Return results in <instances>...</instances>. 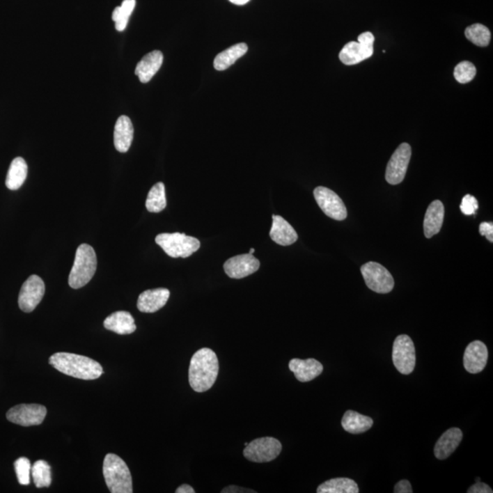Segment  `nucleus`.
Masks as SVG:
<instances>
[{
    "label": "nucleus",
    "mask_w": 493,
    "mask_h": 493,
    "mask_svg": "<svg viewBox=\"0 0 493 493\" xmlns=\"http://www.w3.org/2000/svg\"><path fill=\"white\" fill-rule=\"evenodd\" d=\"M465 36L475 45L487 47L491 40V31L483 24H474L466 29Z\"/></svg>",
    "instance_id": "7c9ffc66"
},
{
    "label": "nucleus",
    "mask_w": 493,
    "mask_h": 493,
    "mask_svg": "<svg viewBox=\"0 0 493 493\" xmlns=\"http://www.w3.org/2000/svg\"><path fill=\"white\" fill-rule=\"evenodd\" d=\"M28 175V164L22 157H16L8 169L6 186L8 189L17 190L24 184Z\"/></svg>",
    "instance_id": "a878e982"
},
{
    "label": "nucleus",
    "mask_w": 493,
    "mask_h": 493,
    "mask_svg": "<svg viewBox=\"0 0 493 493\" xmlns=\"http://www.w3.org/2000/svg\"><path fill=\"white\" fill-rule=\"evenodd\" d=\"M105 483L111 493L133 492V481L130 469L116 454H107L102 468Z\"/></svg>",
    "instance_id": "7ed1b4c3"
},
{
    "label": "nucleus",
    "mask_w": 493,
    "mask_h": 493,
    "mask_svg": "<svg viewBox=\"0 0 493 493\" xmlns=\"http://www.w3.org/2000/svg\"><path fill=\"white\" fill-rule=\"evenodd\" d=\"M460 208L462 212L466 216L475 215L478 208H479V204H478V201L474 196L466 195L464 198H462Z\"/></svg>",
    "instance_id": "72a5a7b5"
},
{
    "label": "nucleus",
    "mask_w": 493,
    "mask_h": 493,
    "mask_svg": "<svg viewBox=\"0 0 493 493\" xmlns=\"http://www.w3.org/2000/svg\"><path fill=\"white\" fill-rule=\"evenodd\" d=\"M97 257L92 246L81 244L76 251L75 263L69 275V285L80 289L86 285L95 274Z\"/></svg>",
    "instance_id": "20e7f679"
},
{
    "label": "nucleus",
    "mask_w": 493,
    "mask_h": 493,
    "mask_svg": "<svg viewBox=\"0 0 493 493\" xmlns=\"http://www.w3.org/2000/svg\"><path fill=\"white\" fill-rule=\"evenodd\" d=\"M493 491L491 487L487 485L481 481H477V483L474 484V485L469 487L468 490V493H492Z\"/></svg>",
    "instance_id": "c9c22d12"
},
{
    "label": "nucleus",
    "mask_w": 493,
    "mask_h": 493,
    "mask_svg": "<svg viewBox=\"0 0 493 493\" xmlns=\"http://www.w3.org/2000/svg\"><path fill=\"white\" fill-rule=\"evenodd\" d=\"M374 421L368 416L356 412V411H346L342 419L343 430L351 434H361L366 432L372 428Z\"/></svg>",
    "instance_id": "b1692460"
},
{
    "label": "nucleus",
    "mask_w": 493,
    "mask_h": 493,
    "mask_svg": "<svg viewBox=\"0 0 493 493\" xmlns=\"http://www.w3.org/2000/svg\"><path fill=\"white\" fill-rule=\"evenodd\" d=\"M281 443L272 437L256 439L248 443L243 455L249 462L263 463L275 460L281 452Z\"/></svg>",
    "instance_id": "0eeeda50"
},
{
    "label": "nucleus",
    "mask_w": 493,
    "mask_h": 493,
    "mask_svg": "<svg viewBox=\"0 0 493 493\" xmlns=\"http://www.w3.org/2000/svg\"><path fill=\"white\" fill-rule=\"evenodd\" d=\"M315 198L320 208L329 218L345 220L347 217V210L340 196L333 190L324 187H316L313 191Z\"/></svg>",
    "instance_id": "9b49d317"
},
{
    "label": "nucleus",
    "mask_w": 493,
    "mask_h": 493,
    "mask_svg": "<svg viewBox=\"0 0 493 493\" xmlns=\"http://www.w3.org/2000/svg\"><path fill=\"white\" fill-rule=\"evenodd\" d=\"M481 236H485L490 242H493V224L492 222H483L480 225Z\"/></svg>",
    "instance_id": "f704fd0d"
},
{
    "label": "nucleus",
    "mask_w": 493,
    "mask_h": 493,
    "mask_svg": "<svg viewBox=\"0 0 493 493\" xmlns=\"http://www.w3.org/2000/svg\"><path fill=\"white\" fill-rule=\"evenodd\" d=\"M476 67L469 61H462L454 70V77L460 84H468L474 80L476 75Z\"/></svg>",
    "instance_id": "2f4dec72"
},
{
    "label": "nucleus",
    "mask_w": 493,
    "mask_h": 493,
    "mask_svg": "<svg viewBox=\"0 0 493 493\" xmlns=\"http://www.w3.org/2000/svg\"><path fill=\"white\" fill-rule=\"evenodd\" d=\"M231 3H233L235 5H239V6H242L246 4V3L249 2V0H230Z\"/></svg>",
    "instance_id": "ea45409f"
},
{
    "label": "nucleus",
    "mask_w": 493,
    "mask_h": 493,
    "mask_svg": "<svg viewBox=\"0 0 493 493\" xmlns=\"http://www.w3.org/2000/svg\"><path fill=\"white\" fill-rule=\"evenodd\" d=\"M146 207L152 213H159L166 208V187L162 182L152 187L146 198Z\"/></svg>",
    "instance_id": "cd10ccee"
},
{
    "label": "nucleus",
    "mask_w": 493,
    "mask_h": 493,
    "mask_svg": "<svg viewBox=\"0 0 493 493\" xmlns=\"http://www.w3.org/2000/svg\"><path fill=\"white\" fill-rule=\"evenodd\" d=\"M488 348L480 341H474L467 346L464 357H463V365L466 371L471 374H479L488 362Z\"/></svg>",
    "instance_id": "2eb2a0df"
},
{
    "label": "nucleus",
    "mask_w": 493,
    "mask_h": 493,
    "mask_svg": "<svg viewBox=\"0 0 493 493\" xmlns=\"http://www.w3.org/2000/svg\"><path fill=\"white\" fill-rule=\"evenodd\" d=\"M49 363L58 371L78 379L95 380L104 373L98 362L80 354L56 353L49 357Z\"/></svg>",
    "instance_id": "f03ea898"
},
{
    "label": "nucleus",
    "mask_w": 493,
    "mask_h": 493,
    "mask_svg": "<svg viewBox=\"0 0 493 493\" xmlns=\"http://www.w3.org/2000/svg\"><path fill=\"white\" fill-rule=\"evenodd\" d=\"M254 252H255V249H249V254H253Z\"/></svg>",
    "instance_id": "a19ab883"
},
{
    "label": "nucleus",
    "mask_w": 493,
    "mask_h": 493,
    "mask_svg": "<svg viewBox=\"0 0 493 493\" xmlns=\"http://www.w3.org/2000/svg\"><path fill=\"white\" fill-rule=\"evenodd\" d=\"M136 0H123L120 7L114 8L111 19L116 22L117 31L122 32L125 31L126 26H127L129 17H130L134 8H136Z\"/></svg>",
    "instance_id": "c85d7f7f"
},
{
    "label": "nucleus",
    "mask_w": 493,
    "mask_h": 493,
    "mask_svg": "<svg viewBox=\"0 0 493 493\" xmlns=\"http://www.w3.org/2000/svg\"><path fill=\"white\" fill-rule=\"evenodd\" d=\"M248 49V45L246 43H239L230 47L216 56L215 60H214V68L217 70H225L230 68L240 58L246 54Z\"/></svg>",
    "instance_id": "393cba45"
},
{
    "label": "nucleus",
    "mask_w": 493,
    "mask_h": 493,
    "mask_svg": "<svg viewBox=\"0 0 493 493\" xmlns=\"http://www.w3.org/2000/svg\"><path fill=\"white\" fill-rule=\"evenodd\" d=\"M104 325L107 330L121 336L133 334L136 330L134 317L130 313L125 311L111 313L104 320Z\"/></svg>",
    "instance_id": "5701e85b"
},
{
    "label": "nucleus",
    "mask_w": 493,
    "mask_h": 493,
    "mask_svg": "<svg viewBox=\"0 0 493 493\" xmlns=\"http://www.w3.org/2000/svg\"><path fill=\"white\" fill-rule=\"evenodd\" d=\"M289 368L300 382H310L324 371L322 363L313 358L306 360L295 358L290 361Z\"/></svg>",
    "instance_id": "f3484780"
},
{
    "label": "nucleus",
    "mask_w": 493,
    "mask_h": 493,
    "mask_svg": "<svg viewBox=\"0 0 493 493\" xmlns=\"http://www.w3.org/2000/svg\"><path fill=\"white\" fill-rule=\"evenodd\" d=\"M260 261L252 254L237 255L224 264V271L230 278L242 279L253 274L260 269Z\"/></svg>",
    "instance_id": "4468645a"
},
{
    "label": "nucleus",
    "mask_w": 493,
    "mask_h": 493,
    "mask_svg": "<svg viewBox=\"0 0 493 493\" xmlns=\"http://www.w3.org/2000/svg\"><path fill=\"white\" fill-rule=\"evenodd\" d=\"M17 480L22 485H29L31 480V464L27 457H19L14 463Z\"/></svg>",
    "instance_id": "473e14b6"
},
{
    "label": "nucleus",
    "mask_w": 493,
    "mask_h": 493,
    "mask_svg": "<svg viewBox=\"0 0 493 493\" xmlns=\"http://www.w3.org/2000/svg\"><path fill=\"white\" fill-rule=\"evenodd\" d=\"M410 158L411 146L407 143H401L387 164L386 179L389 184L398 185L404 180Z\"/></svg>",
    "instance_id": "ddd939ff"
},
{
    "label": "nucleus",
    "mask_w": 493,
    "mask_h": 493,
    "mask_svg": "<svg viewBox=\"0 0 493 493\" xmlns=\"http://www.w3.org/2000/svg\"><path fill=\"white\" fill-rule=\"evenodd\" d=\"M219 359L210 348L196 351L190 361L189 384L194 391L203 393L215 384L219 375Z\"/></svg>",
    "instance_id": "f257e3e1"
},
{
    "label": "nucleus",
    "mask_w": 493,
    "mask_h": 493,
    "mask_svg": "<svg viewBox=\"0 0 493 493\" xmlns=\"http://www.w3.org/2000/svg\"><path fill=\"white\" fill-rule=\"evenodd\" d=\"M269 236L281 246H290L297 242L298 234L292 226L281 216H272V227Z\"/></svg>",
    "instance_id": "6ab92c4d"
},
{
    "label": "nucleus",
    "mask_w": 493,
    "mask_h": 493,
    "mask_svg": "<svg viewBox=\"0 0 493 493\" xmlns=\"http://www.w3.org/2000/svg\"><path fill=\"white\" fill-rule=\"evenodd\" d=\"M463 438L462 431L457 428H452L442 434L434 448L437 459L442 460L450 457L459 447Z\"/></svg>",
    "instance_id": "a211bd4d"
},
{
    "label": "nucleus",
    "mask_w": 493,
    "mask_h": 493,
    "mask_svg": "<svg viewBox=\"0 0 493 493\" xmlns=\"http://www.w3.org/2000/svg\"><path fill=\"white\" fill-rule=\"evenodd\" d=\"M47 415L46 407L38 404H22L8 411L7 418L14 424L31 427L42 423Z\"/></svg>",
    "instance_id": "9d476101"
},
{
    "label": "nucleus",
    "mask_w": 493,
    "mask_h": 493,
    "mask_svg": "<svg viewBox=\"0 0 493 493\" xmlns=\"http://www.w3.org/2000/svg\"><path fill=\"white\" fill-rule=\"evenodd\" d=\"M221 492H222V493H225V492H226V493H228V492H230V493H235V492H240V493H242V492H254V493H255V492H255V491H251V490L245 489V488H240V487L231 485V486L226 487V488H224V489L222 490Z\"/></svg>",
    "instance_id": "4c0bfd02"
},
{
    "label": "nucleus",
    "mask_w": 493,
    "mask_h": 493,
    "mask_svg": "<svg viewBox=\"0 0 493 493\" xmlns=\"http://www.w3.org/2000/svg\"><path fill=\"white\" fill-rule=\"evenodd\" d=\"M45 293V284L38 275L29 276L23 283L19 295V306L24 313L33 312Z\"/></svg>",
    "instance_id": "f8f14e48"
},
{
    "label": "nucleus",
    "mask_w": 493,
    "mask_h": 493,
    "mask_svg": "<svg viewBox=\"0 0 493 493\" xmlns=\"http://www.w3.org/2000/svg\"><path fill=\"white\" fill-rule=\"evenodd\" d=\"M170 292L164 288L148 290L141 293L137 301V308L140 312L152 313L157 312L166 304Z\"/></svg>",
    "instance_id": "dca6fc26"
},
{
    "label": "nucleus",
    "mask_w": 493,
    "mask_h": 493,
    "mask_svg": "<svg viewBox=\"0 0 493 493\" xmlns=\"http://www.w3.org/2000/svg\"><path fill=\"white\" fill-rule=\"evenodd\" d=\"M177 493H195V490L192 488L191 486L189 485V484H183V485H181L180 487H178L177 489V491H175Z\"/></svg>",
    "instance_id": "58836bf2"
},
{
    "label": "nucleus",
    "mask_w": 493,
    "mask_h": 493,
    "mask_svg": "<svg viewBox=\"0 0 493 493\" xmlns=\"http://www.w3.org/2000/svg\"><path fill=\"white\" fill-rule=\"evenodd\" d=\"M155 242L169 257L189 258L201 248V242L185 233H162L157 235Z\"/></svg>",
    "instance_id": "39448f33"
},
{
    "label": "nucleus",
    "mask_w": 493,
    "mask_h": 493,
    "mask_svg": "<svg viewBox=\"0 0 493 493\" xmlns=\"http://www.w3.org/2000/svg\"><path fill=\"white\" fill-rule=\"evenodd\" d=\"M31 475L37 488H47L52 484L51 466L45 460H37L31 467Z\"/></svg>",
    "instance_id": "c756f323"
},
{
    "label": "nucleus",
    "mask_w": 493,
    "mask_h": 493,
    "mask_svg": "<svg viewBox=\"0 0 493 493\" xmlns=\"http://www.w3.org/2000/svg\"><path fill=\"white\" fill-rule=\"evenodd\" d=\"M164 56L160 51H154L150 54H146L138 63L134 73L139 78V81L142 84H148L152 80V78L157 75L158 70L162 66Z\"/></svg>",
    "instance_id": "aec40b11"
},
{
    "label": "nucleus",
    "mask_w": 493,
    "mask_h": 493,
    "mask_svg": "<svg viewBox=\"0 0 493 493\" xmlns=\"http://www.w3.org/2000/svg\"><path fill=\"white\" fill-rule=\"evenodd\" d=\"M357 40L345 44L340 52V61L345 65H356L374 54L375 37L371 32H363Z\"/></svg>",
    "instance_id": "423d86ee"
},
{
    "label": "nucleus",
    "mask_w": 493,
    "mask_h": 493,
    "mask_svg": "<svg viewBox=\"0 0 493 493\" xmlns=\"http://www.w3.org/2000/svg\"><path fill=\"white\" fill-rule=\"evenodd\" d=\"M318 493H358L359 488L356 481L348 478H336L329 480L317 488Z\"/></svg>",
    "instance_id": "bb28decb"
},
{
    "label": "nucleus",
    "mask_w": 493,
    "mask_h": 493,
    "mask_svg": "<svg viewBox=\"0 0 493 493\" xmlns=\"http://www.w3.org/2000/svg\"><path fill=\"white\" fill-rule=\"evenodd\" d=\"M395 493H412V487L409 480H402L395 485Z\"/></svg>",
    "instance_id": "e433bc0d"
},
{
    "label": "nucleus",
    "mask_w": 493,
    "mask_h": 493,
    "mask_svg": "<svg viewBox=\"0 0 493 493\" xmlns=\"http://www.w3.org/2000/svg\"><path fill=\"white\" fill-rule=\"evenodd\" d=\"M393 363L396 368L403 375H409L416 366V349L412 339L406 334L396 338L393 345Z\"/></svg>",
    "instance_id": "1a4fd4ad"
},
{
    "label": "nucleus",
    "mask_w": 493,
    "mask_h": 493,
    "mask_svg": "<svg viewBox=\"0 0 493 493\" xmlns=\"http://www.w3.org/2000/svg\"><path fill=\"white\" fill-rule=\"evenodd\" d=\"M361 274L366 285L373 292L389 293L395 286L394 279L387 269L379 263L370 261L361 267Z\"/></svg>",
    "instance_id": "6e6552de"
},
{
    "label": "nucleus",
    "mask_w": 493,
    "mask_h": 493,
    "mask_svg": "<svg viewBox=\"0 0 493 493\" xmlns=\"http://www.w3.org/2000/svg\"><path fill=\"white\" fill-rule=\"evenodd\" d=\"M114 139L117 151L126 152L130 149L134 139V126L128 116H122L117 119Z\"/></svg>",
    "instance_id": "4be33fe9"
},
{
    "label": "nucleus",
    "mask_w": 493,
    "mask_h": 493,
    "mask_svg": "<svg viewBox=\"0 0 493 493\" xmlns=\"http://www.w3.org/2000/svg\"><path fill=\"white\" fill-rule=\"evenodd\" d=\"M445 208L441 201H433L425 212L423 227L425 237L430 239L441 230L444 221Z\"/></svg>",
    "instance_id": "412c9836"
}]
</instances>
